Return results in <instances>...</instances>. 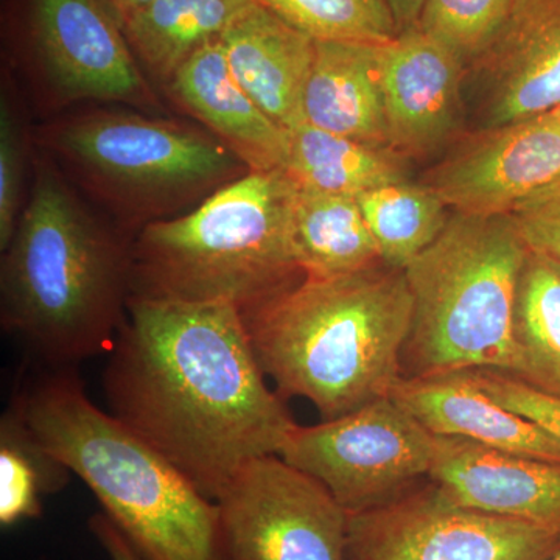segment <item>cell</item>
Returning a JSON list of instances; mask_svg holds the SVG:
<instances>
[{"mask_svg": "<svg viewBox=\"0 0 560 560\" xmlns=\"http://www.w3.org/2000/svg\"><path fill=\"white\" fill-rule=\"evenodd\" d=\"M267 378L237 305L130 296L102 386L110 415L217 501L296 425Z\"/></svg>", "mask_w": 560, "mask_h": 560, "instance_id": "6da1fadb", "label": "cell"}, {"mask_svg": "<svg viewBox=\"0 0 560 560\" xmlns=\"http://www.w3.org/2000/svg\"><path fill=\"white\" fill-rule=\"evenodd\" d=\"M47 154L0 264V323L36 364L108 353L131 296V237L84 208Z\"/></svg>", "mask_w": 560, "mask_h": 560, "instance_id": "7a4b0ae2", "label": "cell"}, {"mask_svg": "<svg viewBox=\"0 0 560 560\" xmlns=\"http://www.w3.org/2000/svg\"><path fill=\"white\" fill-rule=\"evenodd\" d=\"M242 316L279 396L311 401L323 420L389 397L404 377L412 320L404 270L381 264L334 278L304 276Z\"/></svg>", "mask_w": 560, "mask_h": 560, "instance_id": "3957f363", "label": "cell"}, {"mask_svg": "<svg viewBox=\"0 0 560 560\" xmlns=\"http://www.w3.org/2000/svg\"><path fill=\"white\" fill-rule=\"evenodd\" d=\"M44 451L79 477L145 560H228L217 501L90 399L77 368L33 364L11 396Z\"/></svg>", "mask_w": 560, "mask_h": 560, "instance_id": "277c9868", "label": "cell"}, {"mask_svg": "<svg viewBox=\"0 0 560 560\" xmlns=\"http://www.w3.org/2000/svg\"><path fill=\"white\" fill-rule=\"evenodd\" d=\"M293 191L282 171L249 172L190 212L142 228L131 241V296L245 311L300 282Z\"/></svg>", "mask_w": 560, "mask_h": 560, "instance_id": "5b68a950", "label": "cell"}, {"mask_svg": "<svg viewBox=\"0 0 560 560\" xmlns=\"http://www.w3.org/2000/svg\"><path fill=\"white\" fill-rule=\"evenodd\" d=\"M528 250L510 215L453 213L440 237L404 270L412 296L404 377L515 374V300Z\"/></svg>", "mask_w": 560, "mask_h": 560, "instance_id": "8992f818", "label": "cell"}, {"mask_svg": "<svg viewBox=\"0 0 560 560\" xmlns=\"http://www.w3.org/2000/svg\"><path fill=\"white\" fill-rule=\"evenodd\" d=\"M38 139L131 238L250 172L215 136L127 110L77 114Z\"/></svg>", "mask_w": 560, "mask_h": 560, "instance_id": "52a82bcc", "label": "cell"}, {"mask_svg": "<svg viewBox=\"0 0 560 560\" xmlns=\"http://www.w3.org/2000/svg\"><path fill=\"white\" fill-rule=\"evenodd\" d=\"M434 436L393 397L318 425H294L279 456L330 490L349 514L399 499L429 477Z\"/></svg>", "mask_w": 560, "mask_h": 560, "instance_id": "ba28073f", "label": "cell"}, {"mask_svg": "<svg viewBox=\"0 0 560 560\" xmlns=\"http://www.w3.org/2000/svg\"><path fill=\"white\" fill-rule=\"evenodd\" d=\"M217 504L228 560H346L349 512L279 455L246 463Z\"/></svg>", "mask_w": 560, "mask_h": 560, "instance_id": "9c48e42d", "label": "cell"}, {"mask_svg": "<svg viewBox=\"0 0 560 560\" xmlns=\"http://www.w3.org/2000/svg\"><path fill=\"white\" fill-rule=\"evenodd\" d=\"M560 530L460 506L434 485L349 514L346 560H548Z\"/></svg>", "mask_w": 560, "mask_h": 560, "instance_id": "30bf717a", "label": "cell"}, {"mask_svg": "<svg viewBox=\"0 0 560 560\" xmlns=\"http://www.w3.org/2000/svg\"><path fill=\"white\" fill-rule=\"evenodd\" d=\"M28 28L55 101L158 105L119 25L97 0H31Z\"/></svg>", "mask_w": 560, "mask_h": 560, "instance_id": "8fae6325", "label": "cell"}, {"mask_svg": "<svg viewBox=\"0 0 560 560\" xmlns=\"http://www.w3.org/2000/svg\"><path fill=\"white\" fill-rule=\"evenodd\" d=\"M560 179V114L485 128L431 175V189L464 215H510Z\"/></svg>", "mask_w": 560, "mask_h": 560, "instance_id": "7c38bea8", "label": "cell"}, {"mask_svg": "<svg viewBox=\"0 0 560 560\" xmlns=\"http://www.w3.org/2000/svg\"><path fill=\"white\" fill-rule=\"evenodd\" d=\"M486 90V128L560 108V0H512L474 61Z\"/></svg>", "mask_w": 560, "mask_h": 560, "instance_id": "4fadbf2b", "label": "cell"}, {"mask_svg": "<svg viewBox=\"0 0 560 560\" xmlns=\"http://www.w3.org/2000/svg\"><path fill=\"white\" fill-rule=\"evenodd\" d=\"M431 485L460 506L560 530V464L434 436Z\"/></svg>", "mask_w": 560, "mask_h": 560, "instance_id": "5bb4252c", "label": "cell"}, {"mask_svg": "<svg viewBox=\"0 0 560 560\" xmlns=\"http://www.w3.org/2000/svg\"><path fill=\"white\" fill-rule=\"evenodd\" d=\"M467 62L418 25L382 49V86L389 145L401 156H423L447 139L458 113Z\"/></svg>", "mask_w": 560, "mask_h": 560, "instance_id": "9a60e30c", "label": "cell"}, {"mask_svg": "<svg viewBox=\"0 0 560 560\" xmlns=\"http://www.w3.org/2000/svg\"><path fill=\"white\" fill-rule=\"evenodd\" d=\"M167 88L173 101L234 151L250 172L283 171L289 130L238 84L220 38L195 51Z\"/></svg>", "mask_w": 560, "mask_h": 560, "instance_id": "2e32d148", "label": "cell"}, {"mask_svg": "<svg viewBox=\"0 0 560 560\" xmlns=\"http://www.w3.org/2000/svg\"><path fill=\"white\" fill-rule=\"evenodd\" d=\"M390 397L433 436L464 438L560 464V440L533 420L501 407L467 371L401 377Z\"/></svg>", "mask_w": 560, "mask_h": 560, "instance_id": "e0dca14e", "label": "cell"}, {"mask_svg": "<svg viewBox=\"0 0 560 560\" xmlns=\"http://www.w3.org/2000/svg\"><path fill=\"white\" fill-rule=\"evenodd\" d=\"M238 84L287 130L304 124L305 84L316 40L254 2L220 36Z\"/></svg>", "mask_w": 560, "mask_h": 560, "instance_id": "ac0fdd59", "label": "cell"}, {"mask_svg": "<svg viewBox=\"0 0 560 560\" xmlns=\"http://www.w3.org/2000/svg\"><path fill=\"white\" fill-rule=\"evenodd\" d=\"M383 46L316 40L302 101L305 124L390 149L382 86Z\"/></svg>", "mask_w": 560, "mask_h": 560, "instance_id": "d6986e66", "label": "cell"}, {"mask_svg": "<svg viewBox=\"0 0 560 560\" xmlns=\"http://www.w3.org/2000/svg\"><path fill=\"white\" fill-rule=\"evenodd\" d=\"M290 243L304 276L334 278L383 264L357 198L294 184Z\"/></svg>", "mask_w": 560, "mask_h": 560, "instance_id": "ffe728a7", "label": "cell"}, {"mask_svg": "<svg viewBox=\"0 0 560 560\" xmlns=\"http://www.w3.org/2000/svg\"><path fill=\"white\" fill-rule=\"evenodd\" d=\"M256 0H153L121 25L142 72L167 86L195 51L220 38Z\"/></svg>", "mask_w": 560, "mask_h": 560, "instance_id": "44dd1931", "label": "cell"}, {"mask_svg": "<svg viewBox=\"0 0 560 560\" xmlns=\"http://www.w3.org/2000/svg\"><path fill=\"white\" fill-rule=\"evenodd\" d=\"M404 161L401 154L386 147L335 135L304 121L289 130L282 172L304 189L359 198L408 180Z\"/></svg>", "mask_w": 560, "mask_h": 560, "instance_id": "7402d4cb", "label": "cell"}, {"mask_svg": "<svg viewBox=\"0 0 560 560\" xmlns=\"http://www.w3.org/2000/svg\"><path fill=\"white\" fill-rule=\"evenodd\" d=\"M512 377L560 399V264L528 250L514 313Z\"/></svg>", "mask_w": 560, "mask_h": 560, "instance_id": "603a6c76", "label": "cell"}, {"mask_svg": "<svg viewBox=\"0 0 560 560\" xmlns=\"http://www.w3.org/2000/svg\"><path fill=\"white\" fill-rule=\"evenodd\" d=\"M382 261L405 270L447 226V205L430 186L389 184L357 198Z\"/></svg>", "mask_w": 560, "mask_h": 560, "instance_id": "cb8c5ba5", "label": "cell"}, {"mask_svg": "<svg viewBox=\"0 0 560 560\" xmlns=\"http://www.w3.org/2000/svg\"><path fill=\"white\" fill-rule=\"evenodd\" d=\"M70 471L44 451L20 411L9 404L0 419V525L43 514L40 497L65 489Z\"/></svg>", "mask_w": 560, "mask_h": 560, "instance_id": "d4e9b609", "label": "cell"}, {"mask_svg": "<svg viewBox=\"0 0 560 560\" xmlns=\"http://www.w3.org/2000/svg\"><path fill=\"white\" fill-rule=\"evenodd\" d=\"M315 40L388 44L399 35L386 0H256Z\"/></svg>", "mask_w": 560, "mask_h": 560, "instance_id": "484cf974", "label": "cell"}, {"mask_svg": "<svg viewBox=\"0 0 560 560\" xmlns=\"http://www.w3.org/2000/svg\"><path fill=\"white\" fill-rule=\"evenodd\" d=\"M512 0H425L418 27L474 65L499 31Z\"/></svg>", "mask_w": 560, "mask_h": 560, "instance_id": "4316f807", "label": "cell"}, {"mask_svg": "<svg viewBox=\"0 0 560 560\" xmlns=\"http://www.w3.org/2000/svg\"><path fill=\"white\" fill-rule=\"evenodd\" d=\"M24 135L10 92L0 98V249L9 246L22 213L25 164Z\"/></svg>", "mask_w": 560, "mask_h": 560, "instance_id": "83f0119b", "label": "cell"}, {"mask_svg": "<svg viewBox=\"0 0 560 560\" xmlns=\"http://www.w3.org/2000/svg\"><path fill=\"white\" fill-rule=\"evenodd\" d=\"M488 396L501 407L533 420L541 429L550 431L560 440V399L530 388L506 372L493 370L467 371Z\"/></svg>", "mask_w": 560, "mask_h": 560, "instance_id": "f1b7e54d", "label": "cell"}, {"mask_svg": "<svg viewBox=\"0 0 560 560\" xmlns=\"http://www.w3.org/2000/svg\"><path fill=\"white\" fill-rule=\"evenodd\" d=\"M510 217L529 250L560 264V179L521 202Z\"/></svg>", "mask_w": 560, "mask_h": 560, "instance_id": "f546056e", "label": "cell"}, {"mask_svg": "<svg viewBox=\"0 0 560 560\" xmlns=\"http://www.w3.org/2000/svg\"><path fill=\"white\" fill-rule=\"evenodd\" d=\"M88 526L110 560H145L103 512L92 515Z\"/></svg>", "mask_w": 560, "mask_h": 560, "instance_id": "4dcf8cb0", "label": "cell"}, {"mask_svg": "<svg viewBox=\"0 0 560 560\" xmlns=\"http://www.w3.org/2000/svg\"><path fill=\"white\" fill-rule=\"evenodd\" d=\"M399 33L418 25L425 0H386Z\"/></svg>", "mask_w": 560, "mask_h": 560, "instance_id": "1f68e13d", "label": "cell"}, {"mask_svg": "<svg viewBox=\"0 0 560 560\" xmlns=\"http://www.w3.org/2000/svg\"><path fill=\"white\" fill-rule=\"evenodd\" d=\"M103 10L113 18L114 22L121 28L132 14L138 13L143 7L149 5L153 0H97Z\"/></svg>", "mask_w": 560, "mask_h": 560, "instance_id": "d6a6232c", "label": "cell"}, {"mask_svg": "<svg viewBox=\"0 0 560 560\" xmlns=\"http://www.w3.org/2000/svg\"><path fill=\"white\" fill-rule=\"evenodd\" d=\"M548 560H560V548L558 551L555 552V555L551 556Z\"/></svg>", "mask_w": 560, "mask_h": 560, "instance_id": "836d02e7", "label": "cell"}, {"mask_svg": "<svg viewBox=\"0 0 560 560\" xmlns=\"http://www.w3.org/2000/svg\"><path fill=\"white\" fill-rule=\"evenodd\" d=\"M556 113L560 114V108L558 110H556Z\"/></svg>", "mask_w": 560, "mask_h": 560, "instance_id": "e575fe53", "label": "cell"}]
</instances>
